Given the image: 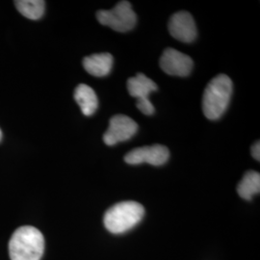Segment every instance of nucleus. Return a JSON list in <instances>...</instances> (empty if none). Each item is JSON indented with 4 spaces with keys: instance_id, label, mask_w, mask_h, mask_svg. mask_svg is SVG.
Here are the masks:
<instances>
[{
    "instance_id": "obj_4",
    "label": "nucleus",
    "mask_w": 260,
    "mask_h": 260,
    "mask_svg": "<svg viewBox=\"0 0 260 260\" xmlns=\"http://www.w3.org/2000/svg\"><path fill=\"white\" fill-rule=\"evenodd\" d=\"M96 19L103 25L118 32L129 31L136 25L137 21L136 14L128 1H121L111 10L99 11Z\"/></svg>"
},
{
    "instance_id": "obj_7",
    "label": "nucleus",
    "mask_w": 260,
    "mask_h": 260,
    "mask_svg": "<svg viewBox=\"0 0 260 260\" xmlns=\"http://www.w3.org/2000/svg\"><path fill=\"white\" fill-rule=\"evenodd\" d=\"M170 158L167 147L162 145H153L132 149L125 156L124 161L130 165L149 163L152 166L164 165Z\"/></svg>"
},
{
    "instance_id": "obj_1",
    "label": "nucleus",
    "mask_w": 260,
    "mask_h": 260,
    "mask_svg": "<svg viewBox=\"0 0 260 260\" xmlns=\"http://www.w3.org/2000/svg\"><path fill=\"white\" fill-rule=\"evenodd\" d=\"M44 251V235L34 226H20L10 239L11 260H41Z\"/></svg>"
},
{
    "instance_id": "obj_9",
    "label": "nucleus",
    "mask_w": 260,
    "mask_h": 260,
    "mask_svg": "<svg viewBox=\"0 0 260 260\" xmlns=\"http://www.w3.org/2000/svg\"><path fill=\"white\" fill-rule=\"evenodd\" d=\"M170 34L182 43H192L197 37V27L192 15L185 11L174 14L169 21Z\"/></svg>"
},
{
    "instance_id": "obj_3",
    "label": "nucleus",
    "mask_w": 260,
    "mask_h": 260,
    "mask_svg": "<svg viewBox=\"0 0 260 260\" xmlns=\"http://www.w3.org/2000/svg\"><path fill=\"white\" fill-rule=\"evenodd\" d=\"M145 208L136 202H122L110 207L104 215V225L114 234L126 233L142 221Z\"/></svg>"
},
{
    "instance_id": "obj_2",
    "label": "nucleus",
    "mask_w": 260,
    "mask_h": 260,
    "mask_svg": "<svg viewBox=\"0 0 260 260\" xmlns=\"http://www.w3.org/2000/svg\"><path fill=\"white\" fill-rule=\"evenodd\" d=\"M233 81L225 75H217L207 84L203 95V112L209 120H218L226 110L233 94Z\"/></svg>"
},
{
    "instance_id": "obj_12",
    "label": "nucleus",
    "mask_w": 260,
    "mask_h": 260,
    "mask_svg": "<svg viewBox=\"0 0 260 260\" xmlns=\"http://www.w3.org/2000/svg\"><path fill=\"white\" fill-rule=\"evenodd\" d=\"M237 192L242 199L247 201H251L253 196L259 194V173L254 171L247 172L238 184Z\"/></svg>"
},
{
    "instance_id": "obj_5",
    "label": "nucleus",
    "mask_w": 260,
    "mask_h": 260,
    "mask_svg": "<svg viewBox=\"0 0 260 260\" xmlns=\"http://www.w3.org/2000/svg\"><path fill=\"white\" fill-rule=\"evenodd\" d=\"M127 90L131 96L137 99V108L145 115H152L155 109L149 101V94L157 90V85L144 74H137L127 80Z\"/></svg>"
},
{
    "instance_id": "obj_15",
    "label": "nucleus",
    "mask_w": 260,
    "mask_h": 260,
    "mask_svg": "<svg viewBox=\"0 0 260 260\" xmlns=\"http://www.w3.org/2000/svg\"><path fill=\"white\" fill-rule=\"evenodd\" d=\"M2 139V132H1V130H0V141Z\"/></svg>"
},
{
    "instance_id": "obj_10",
    "label": "nucleus",
    "mask_w": 260,
    "mask_h": 260,
    "mask_svg": "<svg viewBox=\"0 0 260 260\" xmlns=\"http://www.w3.org/2000/svg\"><path fill=\"white\" fill-rule=\"evenodd\" d=\"M113 66V56L110 53H98L85 57L84 69L90 75L103 77L109 75Z\"/></svg>"
},
{
    "instance_id": "obj_11",
    "label": "nucleus",
    "mask_w": 260,
    "mask_h": 260,
    "mask_svg": "<svg viewBox=\"0 0 260 260\" xmlns=\"http://www.w3.org/2000/svg\"><path fill=\"white\" fill-rule=\"evenodd\" d=\"M75 100L85 116H92L98 109V96L93 89L86 84H80L76 87Z\"/></svg>"
},
{
    "instance_id": "obj_14",
    "label": "nucleus",
    "mask_w": 260,
    "mask_h": 260,
    "mask_svg": "<svg viewBox=\"0 0 260 260\" xmlns=\"http://www.w3.org/2000/svg\"><path fill=\"white\" fill-rule=\"evenodd\" d=\"M251 155L255 160L259 161L260 160V144L259 141L255 142L253 146L251 147Z\"/></svg>"
},
{
    "instance_id": "obj_13",
    "label": "nucleus",
    "mask_w": 260,
    "mask_h": 260,
    "mask_svg": "<svg viewBox=\"0 0 260 260\" xmlns=\"http://www.w3.org/2000/svg\"><path fill=\"white\" fill-rule=\"evenodd\" d=\"M15 5L23 17L32 20L41 19L46 10V2L43 0H18Z\"/></svg>"
},
{
    "instance_id": "obj_6",
    "label": "nucleus",
    "mask_w": 260,
    "mask_h": 260,
    "mask_svg": "<svg viewBox=\"0 0 260 260\" xmlns=\"http://www.w3.org/2000/svg\"><path fill=\"white\" fill-rule=\"evenodd\" d=\"M138 130V124L131 118L124 115L112 117L109 127L103 135V141L107 146L131 139Z\"/></svg>"
},
{
    "instance_id": "obj_8",
    "label": "nucleus",
    "mask_w": 260,
    "mask_h": 260,
    "mask_svg": "<svg viewBox=\"0 0 260 260\" xmlns=\"http://www.w3.org/2000/svg\"><path fill=\"white\" fill-rule=\"evenodd\" d=\"M193 60L175 48H167L160 58V67L164 73L173 76L184 77L193 70Z\"/></svg>"
}]
</instances>
